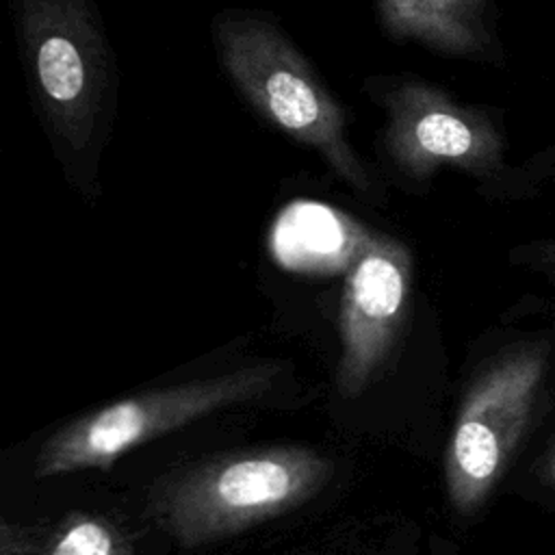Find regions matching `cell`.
Instances as JSON below:
<instances>
[{
	"mask_svg": "<svg viewBox=\"0 0 555 555\" xmlns=\"http://www.w3.org/2000/svg\"><path fill=\"white\" fill-rule=\"evenodd\" d=\"M215 39L221 65L264 119L319 152L349 186L371 193V173L347 139L345 108L278 26L256 15H230L217 20Z\"/></svg>",
	"mask_w": 555,
	"mask_h": 555,
	"instance_id": "cell-3",
	"label": "cell"
},
{
	"mask_svg": "<svg viewBox=\"0 0 555 555\" xmlns=\"http://www.w3.org/2000/svg\"><path fill=\"white\" fill-rule=\"evenodd\" d=\"M41 555H139V548L124 522L74 509L46 525Z\"/></svg>",
	"mask_w": 555,
	"mask_h": 555,
	"instance_id": "cell-9",
	"label": "cell"
},
{
	"mask_svg": "<svg viewBox=\"0 0 555 555\" xmlns=\"http://www.w3.org/2000/svg\"><path fill=\"white\" fill-rule=\"evenodd\" d=\"M334 473L332 457L306 444L234 449L160 475L145 514L176 544L199 548L304 507Z\"/></svg>",
	"mask_w": 555,
	"mask_h": 555,
	"instance_id": "cell-1",
	"label": "cell"
},
{
	"mask_svg": "<svg viewBox=\"0 0 555 555\" xmlns=\"http://www.w3.org/2000/svg\"><path fill=\"white\" fill-rule=\"evenodd\" d=\"M20 33L52 130L72 150H87L106 85L104 41L87 0H20Z\"/></svg>",
	"mask_w": 555,
	"mask_h": 555,
	"instance_id": "cell-5",
	"label": "cell"
},
{
	"mask_svg": "<svg viewBox=\"0 0 555 555\" xmlns=\"http://www.w3.org/2000/svg\"><path fill=\"white\" fill-rule=\"evenodd\" d=\"M551 477L555 479V455H553V462H551Z\"/></svg>",
	"mask_w": 555,
	"mask_h": 555,
	"instance_id": "cell-12",
	"label": "cell"
},
{
	"mask_svg": "<svg viewBox=\"0 0 555 555\" xmlns=\"http://www.w3.org/2000/svg\"><path fill=\"white\" fill-rule=\"evenodd\" d=\"M527 258H531V264L538 267L540 271H544L546 275H551L555 280V241H546V243H538L533 247H529V251H525Z\"/></svg>",
	"mask_w": 555,
	"mask_h": 555,
	"instance_id": "cell-11",
	"label": "cell"
},
{
	"mask_svg": "<svg viewBox=\"0 0 555 555\" xmlns=\"http://www.w3.org/2000/svg\"><path fill=\"white\" fill-rule=\"evenodd\" d=\"M412 260L399 243L366 238L351 264L340 299L338 392L362 395L388 366L403 325Z\"/></svg>",
	"mask_w": 555,
	"mask_h": 555,
	"instance_id": "cell-7",
	"label": "cell"
},
{
	"mask_svg": "<svg viewBox=\"0 0 555 555\" xmlns=\"http://www.w3.org/2000/svg\"><path fill=\"white\" fill-rule=\"evenodd\" d=\"M384 28L451 56H483L492 48L486 0H377Z\"/></svg>",
	"mask_w": 555,
	"mask_h": 555,
	"instance_id": "cell-8",
	"label": "cell"
},
{
	"mask_svg": "<svg viewBox=\"0 0 555 555\" xmlns=\"http://www.w3.org/2000/svg\"><path fill=\"white\" fill-rule=\"evenodd\" d=\"M548 371L544 340L496 353L468 384L444 451V486L453 509L483 507L507 473L535 414Z\"/></svg>",
	"mask_w": 555,
	"mask_h": 555,
	"instance_id": "cell-4",
	"label": "cell"
},
{
	"mask_svg": "<svg viewBox=\"0 0 555 555\" xmlns=\"http://www.w3.org/2000/svg\"><path fill=\"white\" fill-rule=\"evenodd\" d=\"M384 106L386 154L410 180H427L442 167L477 178L503 169V134L486 113L421 80L395 85L384 93Z\"/></svg>",
	"mask_w": 555,
	"mask_h": 555,
	"instance_id": "cell-6",
	"label": "cell"
},
{
	"mask_svg": "<svg viewBox=\"0 0 555 555\" xmlns=\"http://www.w3.org/2000/svg\"><path fill=\"white\" fill-rule=\"evenodd\" d=\"M46 525L0 522V555H41Z\"/></svg>",
	"mask_w": 555,
	"mask_h": 555,
	"instance_id": "cell-10",
	"label": "cell"
},
{
	"mask_svg": "<svg viewBox=\"0 0 555 555\" xmlns=\"http://www.w3.org/2000/svg\"><path fill=\"white\" fill-rule=\"evenodd\" d=\"M280 373L278 362H256L212 377L121 397L54 429L37 451L33 475L43 479L104 470L137 447L232 405L264 399Z\"/></svg>",
	"mask_w": 555,
	"mask_h": 555,
	"instance_id": "cell-2",
	"label": "cell"
}]
</instances>
